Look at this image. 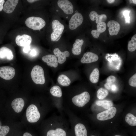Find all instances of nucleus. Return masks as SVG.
<instances>
[{"instance_id":"nucleus-1","label":"nucleus","mask_w":136,"mask_h":136,"mask_svg":"<svg viewBox=\"0 0 136 136\" xmlns=\"http://www.w3.org/2000/svg\"><path fill=\"white\" fill-rule=\"evenodd\" d=\"M67 123V122L62 117L53 116L52 122L51 123L53 127V128L48 131L46 136H67L66 131L62 126Z\"/></svg>"},{"instance_id":"nucleus-2","label":"nucleus","mask_w":136,"mask_h":136,"mask_svg":"<svg viewBox=\"0 0 136 136\" xmlns=\"http://www.w3.org/2000/svg\"><path fill=\"white\" fill-rule=\"evenodd\" d=\"M90 95L87 91H84L77 95L72 97L71 104L69 105L70 107L74 110L75 107L81 108L84 107L89 101Z\"/></svg>"},{"instance_id":"nucleus-3","label":"nucleus","mask_w":136,"mask_h":136,"mask_svg":"<svg viewBox=\"0 0 136 136\" xmlns=\"http://www.w3.org/2000/svg\"><path fill=\"white\" fill-rule=\"evenodd\" d=\"M25 23L27 27L33 30H40L46 25V22L41 17L34 16L28 18Z\"/></svg>"},{"instance_id":"nucleus-4","label":"nucleus","mask_w":136,"mask_h":136,"mask_svg":"<svg viewBox=\"0 0 136 136\" xmlns=\"http://www.w3.org/2000/svg\"><path fill=\"white\" fill-rule=\"evenodd\" d=\"M31 76L32 80L35 84H43L45 83L44 70L40 66L36 65L33 68L31 72Z\"/></svg>"},{"instance_id":"nucleus-5","label":"nucleus","mask_w":136,"mask_h":136,"mask_svg":"<svg viewBox=\"0 0 136 136\" xmlns=\"http://www.w3.org/2000/svg\"><path fill=\"white\" fill-rule=\"evenodd\" d=\"M26 116L27 121L30 123H35L40 119L41 115L38 108L35 105H29L26 110Z\"/></svg>"},{"instance_id":"nucleus-6","label":"nucleus","mask_w":136,"mask_h":136,"mask_svg":"<svg viewBox=\"0 0 136 136\" xmlns=\"http://www.w3.org/2000/svg\"><path fill=\"white\" fill-rule=\"evenodd\" d=\"M53 31L51 33V38L52 41H55L61 35L64 28V25L58 20H53L52 23Z\"/></svg>"},{"instance_id":"nucleus-7","label":"nucleus","mask_w":136,"mask_h":136,"mask_svg":"<svg viewBox=\"0 0 136 136\" xmlns=\"http://www.w3.org/2000/svg\"><path fill=\"white\" fill-rule=\"evenodd\" d=\"M70 117L71 125L74 126L75 136H87V131L84 124L80 123H75Z\"/></svg>"},{"instance_id":"nucleus-8","label":"nucleus","mask_w":136,"mask_h":136,"mask_svg":"<svg viewBox=\"0 0 136 136\" xmlns=\"http://www.w3.org/2000/svg\"><path fill=\"white\" fill-rule=\"evenodd\" d=\"M15 74L14 69L9 66L0 67V77L6 80H10L14 76Z\"/></svg>"},{"instance_id":"nucleus-9","label":"nucleus","mask_w":136,"mask_h":136,"mask_svg":"<svg viewBox=\"0 0 136 136\" xmlns=\"http://www.w3.org/2000/svg\"><path fill=\"white\" fill-rule=\"evenodd\" d=\"M83 20V17L80 13H76L72 16L69 21L70 29L72 30L76 29L82 24Z\"/></svg>"},{"instance_id":"nucleus-10","label":"nucleus","mask_w":136,"mask_h":136,"mask_svg":"<svg viewBox=\"0 0 136 136\" xmlns=\"http://www.w3.org/2000/svg\"><path fill=\"white\" fill-rule=\"evenodd\" d=\"M117 112L116 108L111 107L107 110L98 114L97 118L101 121H104L110 119L115 116Z\"/></svg>"},{"instance_id":"nucleus-11","label":"nucleus","mask_w":136,"mask_h":136,"mask_svg":"<svg viewBox=\"0 0 136 136\" xmlns=\"http://www.w3.org/2000/svg\"><path fill=\"white\" fill-rule=\"evenodd\" d=\"M59 7L67 14H71L74 12V7L71 2L68 0H59L57 2Z\"/></svg>"},{"instance_id":"nucleus-12","label":"nucleus","mask_w":136,"mask_h":136,"mask_svg":"<svg viewBox=\"0 0 136 136\" xmlns=\"http://www.w3.org/2000/svg\"><path fill=\"white\" fill-rule=\"evenodd\" d=\"M31 37L28 35L24 34L17 36L15 39L16 44L20 47H25L29 45L32 41Z\"/></svg>"},{"instance_id":"nucleus-13","label":"nucleus","mask_w":136,"mask_h":136,"mask_svg":"<svg viewBox=\"0 0 136 136\" xmlns=\"http://www.w3.org/2000/svg\"><path fill=\"white\" fill-rule=\"evenodd\" d=\"M98 59V57L96 54L91 52H87L84 54L80 61L83 63H90L97 61Z\"/></svg>"},{"instance_id":"nucleus-14","label":"nucleus","mask_w":136,"mask_h":136,"mask_svg":"<svg viewBox=\"0 0 136 136\" xmlns=\"http://www.w3.org/2000/svg\"><path fill=\"white\" fill-rule=\"evenodd\" d=\"M107 25L110 35H117L118 34L120 29V26L117 22L114 20H110Z\"/></svg>"},{"instance_id":"nucleus-15","label":"nucleus","mask_w":136,"mask_h":136,"mask_svg":"<svg viewBox=\"0 0 136 136\" xmlns=\"http://www.w3.org/2000/svg\"><path fill=\"white\" fill-rule=\"evenodd\" d=\"M53 52L55 56L58 57V62L60 64L64 63L66 60V57L69 56V52L67 51L63 52H61L58 48H55Z\"/></svg>"},{"instance_id":"nucleus-16","label":"nucleus","mask_w":136,"mask_h":136,"mask_svg":"<svg viewBox=\"0 0 136 136\" xmlns=\"http://www.w3.org/2000/svg\"><path fill=\"white\" fill-rule=\"evenodd\" d=\"M42 60L51 67H56L58 65V61L56 57L52 54L47 55L42 58Z\"/></svg>"},{"instance_id":"nucleus-17","label":"nucleus","mask_w":136,"mask_h":136,"mask_svg":"<svg viewBox=\"0 0 136 136\" xmlns=\"http://www.w3.org/2000/svg\"><path fill=\"white\" fill-rule=\"evenodd\" d=\"M24 105V100L20 98H18L13 100L11 106L15 111L17 113L20 112L22 110Z\"/></svg>"},{"instance_id":"nucleus-18","label":"nucleus","mask_w":136,"mask_h":136,"mask_svg":"<svg viewBox=\"0 0 136 136\" xmlns=\"http://www.w3.org/2000/svg\"><path fill=\"white\" fill-rule=\"evenodd\" d=\"M18 2V0H7L3 7L4 11L7 13H12L14 10Z\"/></svg>"},{"instance_id":"nucleus-19","label":"nucleus","mask_w":136,"mask_h":136,"mask_svg":"<svg viewBox=\"0 0 136 136\" xmlns=\"http://www.w3.org/2000/svg\"><path fill=\"white\" fill-rule=\"evenodd\" d=\"M14 55L12 51L9 48L3 47L0 48V58H6L9 60H12Z\"/></svg>"},{"instance_id":"nucleus-20","label":"nucleus","mask_w":136,"mask_h":136,"mask_svg":"<svg viewBox=\"0 0 136 136\" xmlns=\"http://www.w3.org/2000/svg\"><path fill=\"white\" fill-rule=\"evenodd\" d=\"M90 19L93 21L95 20L96 23L104 22L107 19L106 15L105 14L98 15L97 12L94 11H91L89 15Z\"/></svg>"},{"instance_id":"nucleus-21","label":"nucleus","mask_w":136,"mask_h":136,"mask_svg":"<svg viewBox=\"0 0 136 136\" xmlns=\"http://www.w3.org/2000/svg\"><path fill=\"white\" fill-rule=\"evenodd\" d=\"M106 24L104 22L98 23L97 25V29L93 30L91 32L93 37L95 38H98L100 33L104 32L106 28Z\"/></svg>"},{"instance_id":"nucleus-22","label":"nucleus","mask_w":136,"mask_h":136,"mask_svg":"<svg viewBox=\"0 0 136 136\" xmlns=\"http://www.w3.org/2000/svg\"><path fill=\"white\" fill-rule=\"evenodd\" d=\"M83 43L84 41L82 39H77L76 40L72 49V52L74 54L78 55L81 53L82 47Z\"/></svg>"},{"instance_id":"nucleus-23","label":"nucleus","mask_w":136,"mask_h":136,"mask_svg":"<svg viewBox=\"0 0 136 136\" xmlns=\"http://www.w3.org/2000/svg\"><path fill=\"white\" fill-rule=\"evenodd\" d=\"M57 81L60 85L64 86H69L71 83L70 79L63 74H61L57 78Z\"/></svg>"},{"instance_id":"nucleus-24","label":"nucleus","mask_w":136,"mask_h":136,"mask_svg":"<svg viewBox=\"0 0 136 136\" xmlns=\"http://www.w3.org/2000/svg\"><path fill=\"white\" fill-rule=\"evenodd\" d=\"M50 92L53 96L55 97L60 98L62 95L61 89L59 86L57 85L52 87L50 89Z\"/></svg>"},{"instance_id":"nucleus-25","label":"nucleus","mask_w":136,"mask_h":136,"mask_svg":"<svg viewBox=\"0 0 136 136\" xmlns=\"http://www.w3.org/2000/svg\"><path fill=\"white\" fill-rule=\"evenodd\" d=\"M99 71L98 69L95 68L91 73L89 76V80L93 83H96L98 81L99 77Z\"/></svg>"},{"instance_id":"nucleus-26","label":"nucleus","mask_w":136,"mask_h":136,"mask_svg":"<svg viewBox=\"0 0 136 136\" xmlns=\"http://www.w3.org/2000/svg\"><path fill=\"white\" fill-rule=\"evenodd\" d=\"M95 104L105 109H109L113 105L112 101L106 100L97 101L96 102Z\"/></svg>"},{"instance_id":"nucleus-27","label":"nucleus","mask_w":136,"mask_h":136,"mask_svg":"<svg viewBox=\"0 0 136 136\" xmlns=\"http://www.w3.org/2000/svg\"><path fill=\"white\" fill-rule=\"evenodd\" d=\"M125 120L129 125L133 126H136V117L132 114H127L125 117Z\"/></svg>"},{"instance_id":"nucleus-28","label":"nucleus","mask_w":136,"mask_h":136,"mask_svg":"<svg viewBox=\"0 0 136 136\" xmlns=\"http://www.w3.org/2000/svg\"><path fill=\"white\" fill-rule=\"evenodd\" d=\"M128 49L130 52H133L136 49V34L134 35L130 41L128 42Z\"/></svg>"},{"instance_id":"nucleus-29","label":"nucleus","mask_w":136,"mask_h":136,"mask_svg":"<svg viewBox=\"0 0 136 136\" xmlns=\"http://www.w3.org/2000/svg\"><path fill=\"white\" fill-rule=\"evenodd\" d=\"M109 92L107 89L101 88L97 91L96 96L98 99H102L107 96Z\"/></svg>"},{"instance_id":"nucleus-30","label":"nucleus","mask_w":136,"mask_h":136,"mask_svg":"<svg viewBox=\"0 0 136 136\" xmlns=\"http://www.w3.org/2000/svg\"><path fill=\"white\" fill-rule=\"evenodd\" d=\"M10 128L8 126H0V136H5L9 132Z\"/></svg>"},{"instance_id":"nucleus-31","label":"nucleus","mask_w":136,"mask_h":136,"mask_svg":"<svg viewBox=\"0 0 136 136\" xmlns=\"http://www.w3.org/2000/svg\"><path fill=\"white\" fill-rule=\"evenodd\" d=\"M128 83L130 86L133 87H136V74L133 75L129 79Z\"/></svg>"},{"instance_id":"nucleus-32","label":"nucleus","mask_w":136,"mask_h":136,"mask_svg":"<svg viewBox=\"0 0 136 136\" xmlns=\"http://www.w3.org/2000/svg\"><path fill=\"white\" fill-rule=\"evenodd\" d=\"M116 78L113 76H109L107 79V82L110 84L112 85L113 84L115 81Z\"/></svg>"},{"instance_id":"nucleus-33","label":"nucleus","mask_w":136,"mask_h":136,"mask_svg":"<svg viewBox=\"0 0 136 136\" xmlns=\"http://www.w3.org/2000/svg\"><path fill=\"white\" fill-rule=\"evenodd\" d=\"M124 16H125V20L126 22L128 23H129V19L130 17H129V12L128 11H125L123 13Z\"/></svg>"},{"instance_id":"nucleus-34","label":"nucleus","mask_w":136,"mask_h":136,"mask_svg":"<svg viewBox=\"0 0 136 136\" xmlns=\"http://www.w3.org/2000/svg\"><path fill=\"white\" fill-rule=\"evenodd\" d=\"M30 49V46L29 45L24 47L23 49V51L25 53H28Z\"/></svg>"},{"instance_id":"nucleus-35","label":"nucleus","mask_w":136,"mask_h":136,"mask_svg":"<svg viewBox=\"0 0 136 136\" xmlns=\"http://www.w3.org/2000/svg\"><path fill=\"white\" fill-rule=\"evenodd\" d=\"M117 86L115 84H113L111 86V90L115 92L117 91Z\"/></svg>"},{"instance_id":"nucleus-36","label":"nucleus","mask_w":136,"mask_h":136,"mask_svg":"<svg viewBox=\"0 0 136 136\" xmlns=\"http://www.w3.org/2000/svg\"><path fill=\"white\" fill-rule=\"evenodd\" d=\"M5 2L4 0H0V11H1L3 9V5Z\"/></svg>"},{"instance_id":"nucleus-37","label":"nucleus","mask_w":136,"mask_h":136,"mask_svg":"<svg viewBox=\"0 0 136 136\" xmlns=\"http://www.w3.org/2000/svg\"><path fill=\"white\" fill-rule=\"evenodd\" d=\"M36 54V51L35 49H32L30 52V54L32 56H35Z\"/></svg>"},{"instance_id":"nucleus-38","label":"nucleus","mask_w":136,"mask_h":136,"mask_svg":"<svg viewBox=\"0 0 136 136\" xmlns=\"http://www.w3.org/2000/svg\"><path fill=\"white\" fill-rule=\"evenodd\" d=\"M23 136H32V135L30 133L26 132L24 133Z\"/></svg>"},{"instance_id":"nucleus-39","label":"nucleus","mask_w":136,"mask_h":136,"mask_svg":"<svg viewBox=\"0 0 136 136\" xmlns=\"http://www.w3.org/2000/svg\"><path fill=\"white\" fill-rule=\"evenodd\" d=\"M38 1V0H27V1L29 3H32L33 2H35L36 1Z\"/></svg>"},{"instance_id":"nucleus-40","label":"nucleus","mask_w":136,"mask_h":136,"mask_svg":"<svg viewBox=\"0 0 136 136\" xmlns=\"http://www.w3.org/2000/svg\"><path fill=\"white\" fill-rule=\"evenodd\" d=\"M114 0H107V1L110 3H113L115 1Z\"/></svg>"},{"instance_id":"nucleus-41","label":"nucleus","mask_w":136,"mask_h":136,"mask_svg":"<svg viewBox=\"0 0 136 136\" xmlns=\"http://www.w3.org/2000/svg\"><path fill=\"white\" fill-rule=\"evenodd\" d=\"M61 36V35L59 37L57 38V39H56L55 41H58L60 39Z\"/></svg>"},{"instance_id":"nucleus-42","label":"nucleus","mask_w":136,"mask_h":136,"mask_svg":"<svg viewBox=\"0 0 136 136\" xmlns=\"http://www.w3.org/2000/svg\"><path fill=\"white\" fill-rule=\"evenodd\" d=\"M132 1H133V3L134 4H136V0H132Z\"/></svg>"},{"instance_id":"nucleus-43","label":"nucleus","mask_w":136,"mask_h":136,"mask_svg":"<svg viewBox=\"0 0 136 136\" xmlns=\"http://www.w3.org/2000/svg\"><path fill=\"white\" fill-rule=\"evenodd\" d=\"M114 136H121L120 135H116Z\"/></svg>"},{"instance_id":"nucleus-44","label":"nucleus","mask_w":136,"mask_h":136,"mask_svg":"<svg viewBox=\"0 0 136 136\" xmlns=\"http://www.w3.org/2000/svg\"><path fill=\"white\" fill-rule=\"evenodd\" d=\"M91 136H94V135H91Z\"/></svg>"},{"instance_id":"nucleus-45","label":"nucleus","mask_w":136,"mask_h":136,"mask_svg":"<svg viewBox=\"0 0 136 136\" xmlns=\"http://www.w3.org/2000/svg\"><path fill=\"white\" fill-rule=\"evenodd\" d=\"M112 122H111V123H112Z\"/></svg>"}]
</instances>
